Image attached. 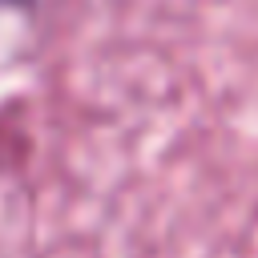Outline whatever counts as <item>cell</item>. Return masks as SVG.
<instances>
[{"mask_svg": "<svg viewBox=\"0 0 258 258\" xmlns=\"http://www.w3.org/2000/svg\"><path fill=\"white\" fill-rule=\"evenodd\" d=\"M24 4H32V0H0V8H24Z\"/></svg>", "mask_w": 258, "mask_h": 258, "instance_id": "obj_1", "label": "cell"}]
</instances>
